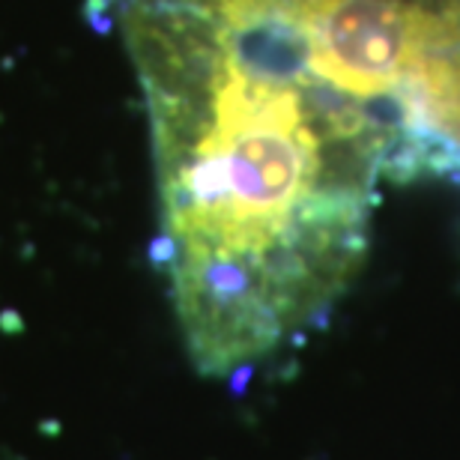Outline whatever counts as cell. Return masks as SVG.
Listing matches in <instances>:
<instances>
[{
    "label": "cell",
    "mask_w": 460,
    "mask_h": 460,
    "mask_svg": "<svg viewBox=\"0 0 460 460\" xmlns=\"http://www.w3.org/2000/svg\"><path fill=\"white\" fill-rule=\"evenodd\" d=\"M150 123L177 326L207 376L326 326L385 180L460 177V0H108Z\"/></svg>",
    "instance_id": "obj_1"
}]
</instances>
